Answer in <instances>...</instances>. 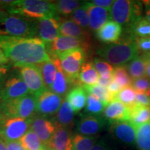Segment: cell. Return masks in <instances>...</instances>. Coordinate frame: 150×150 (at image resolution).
<instances>
[{
  "label": "cell",
  "instance_id": "6da1fadb",
  "mask_svg": "<svg viewBox=\"0 0 150 150\" xmlns=\"http://www.w3.org/2000/svg\"><path fill=\"white\" fill-rule=\"evenodd\" d=\"M0 49L16 68L51 61L47 45L37 37L26 38L0 35Z\"/></svg>",
  "mask_w": 150,
  "mask_h": 150
},
{
  "label": "cell",
  "instance_id": "7a4b0ae2",
  "mask_svg": "<svg viewBox=\"0 0 150 150\" xmlns=\"http://www.w3.org/2000/svg\"><path fill=\"white\" fill-rule=\"evenodd\" d=\"M0 6L10 15H17L38 20L49 17L59 16L55 2L45 0L0 1Z\"/></svg>",
  "mask_w": 150,
  "mask_h": 150
},
{
  "label": "cell",
  "instance_id": "3957f363",
  "mask_svg": "<svg viewBox=\"0 0 150 150\" xmlns=\"http://www.w3.org/2000/svg\"><path fill=\"white\" fill-rule=\"evenodd\" d=\"M96 53L105 61L116 66L127 64L140 54L136 39L131 36L122 41L101 47L97 49Z\"/></svg>",
  "mask_w": 150,
  "mask_h": 150
},
{
  "label": "cell",
  "instance_id": "277c9868",
  "mask_svg": "<svg viewBox=\"0 0 150 150\" xmlns=\"http://www.w3.org/2000/svg\"><path fill=\"white\" fill-rule=\"evenodd\" d=\"M0 35L26 38H35L37 22L23 16L8 14L0 19Z\"/></svg>",
  "mask_w": 150,
  "mask_h": 150
},
{
  "label": "cell",
  "instance_id": "5b68a950",
  "mask_svg": "<svg viewBox=\"0 0 150 150\" xmlns=\"http://www.w3.org/2000/svg\"><path fill=\"white\" fill-rule=\"evenodd\" d=\"M141 1L131 0H116L110 8V17L114 22L128 30L143 13Z\"/></svg>",
  "mask_w": 150,
  "mask_h": 150
},
{
  "label": "cell",
  "instance_id": "8992f818",
  "mask_svg": "<svg viewBox=\"0 0 150 150\" xmlns=\"http://www.w3.org/2000/svg\"><path fill=\"white\" fill-rule=\"evenodd\" d=\"M0 112L4 117L31 119L37 115V97L29 94L20 98L0 102Z\"/></svg>",
  "mask_w": 150,
  "mask_h": 150
},
{
  "label": "cell",
  "instance_id": "52a82bcc",
  "mask_svg": "<svg viewBox=\"0 0 150 150\" xmlns=\"http://www.w3.org/2000/svg\"><path fill=\"white\" fill-rule=\"evenodd\" d=\"M87 53L82 49L70 50L57 54L61 69L73 88L83 86L79 79L82 65L85 63Z\"/></svg>",
  "mask_w": 150,
  "mask_h": 150
},
{
  "label": "cell",
  "instance_id": "ba28073f",
  "mask_svg": "<svg viewBox=\"0 0 150 150\" xmlns=\"http://www.w3.org/2000/svg\"><path fill=\"white\" fill-rule=\"evenodd\" d=\"M31 119L4 116L0 122V138L4 141L19 140L30 130Z\"/></svg>",
  "mask_w": 150,
  "mask_h": 150
},
{
  "label": "cell",
  "instance_id": "9c48e42d",
  "mask_svg": "<svg viewBox=\"0 0 150 150\" xmlns=\"http://www.w3.org/2000/svg\"><path fill=\"white\" fill-rule=\"evenodd\" d=\"M18 69L19 74L29 89V94L38 97L47 90L37 65H26Z\"/></svg>",
  "mask_w": 150,
  "mask_h": 150
},
{
  "label": "cell",
  "instance_id": "30bf717a",
  "mask_svg": "<svg viewBox=\"0 0 150 150\" xmlns=\"http://www.w3.org/2000/svg\"><path fill=\"white\" fill-rule=\"evenodd\" d=\"M47 45L50 56H56L62 52H65L76 49H82L86 53L91 47L90 40H83L76 38L59 35L53 42Z\"/></svg>",
  "mask_w": 150,
  "mask_h": 150
},
{
  "label": "cell",
  "instance_id": "8fae6325",
  "mask_svg": "<svg viewBox=\"0 0 150 150\" xmlns=\"http://www.w3.org/2000/svg\"><path fill=\"white\" fill-rule=\"evenodd\" d=\"M63 101V97L47 90L37 97V115L45 117L55 116Z\"/></svg>",
  "mask_w": 150,
  "mask_h": 150
},
{
  "label": "cell",
  "instance_id": "7c38bea8",
  "mask_svg": "<svg viewBox=\"0 0 150 150\" xmlns=\"http://www.w3.org/2000/svg\"><path fill=\"white\" fill-rule=\"evenodd\" d=\"M29 94V89L20 74L12 73L8 74L6 80L3 91L0 97V101L1 102L10 99H18Z\"/></svg>",
  "mask_w": 150,
  "mask_h": 150
},
{
  "label": "cell",
  "instance_id": "4fadbf2b",
  "mask_svg": "<svg viewBox=\"0 0 150 150\" xmlns=\"http://www.w3.org/2000/svg\"><path fill=\"white\" fill-rule=\"evenodd\" d=\"M61 17L53 16L36 20L37 35L46 44H50L59 36Z\"/></svg>",
  "mask_w": 150,
  "mask_h": 150
},
{
  "label": "cell",
  "instance_id": "5bb4252c",
  "mask_svg": "<svg viewBox=\"0 0 150 150\" xmlns=\"http://www.w3.org/2000/svg\"><path fill=\"white\" fill-rule=\"evenodd\" d=\"M107 122L102 115L83 114L76 122V133L87 136H97Z\"/></svg>",
  "mask_w": 150,
  "mask_h": 150
},
{
  "label": "cell",
  "instance_id": "9a60e30c",
  "mask_svg": "<svg viewBox=\"0 0 150 150\" xmlns=\"http://www.w3.org/2000/svg\"><path fill=\"white\" fill-rule=\"evenodd\" d=\"M30 129L39 137L47 148L56 131V125L53 120H50L47 117L35 115L31 118Z\"/></svg>",
  "mask_w": 150,
  "mask_h": 150
},
{
  "label": "cell",
  "instance_id": "2e32d148",
  "mask_svg": "<svg viewBox=\"0 0 150 150\" xmlns=\"http://www.w3.org/2000/svg\"><path fill=\"white\" fill-rule=\"evenodd\" d=\"M137 127L130 121L117 122L110 124L109 131L114 138L123 143H136Z\"/></svg>",
  "mask_w": 150,
  "mask_h": 150
},
{
  "label": "cell",
  "instance_id": "e0dca14e",
  "mask_svg": "<svg viewBox=\"0 0 150 150\" xmlns=\"http://www.w3.org/2000/svg\"><path fill=\"white\" fill-rule=\"evenodd\" d=\"M56 125V131L47 145V149L72 150V136L70 129Z\"/></svg>",
  "mask_w": 150,
  "mask_h": 150
},
{
  "label": "cell",
  "instance_id": "ac0fdd59",
  "mask_svg": "<svg viewBox=\"0 0 150 150\" xmlns=\"http://www.w3.org/2000/svg\"><path fill=\"white\" fill-rule=\"evenodd\" d=\"M84 6L87 11L89 17L90 29L93 31H97L108 20L111 19L110 17V10L92 4L88 1H84Z\"/></svg>",
  "mask_w": 150,
  "mask_h": 150
},
{
  "label": "cell",
  "instance_id": "d6986e66",
  "mask_svg": "<svg viewBox=\"0 0 150 150\" xmlns=\"http://www.w3.org/2000/svg\"><path fill=\"white\" fill-rule=\"evenodd\" d=\"M102 116L109 124L129 121L130 120V110L122 103L114 99L105 107Z\"/></svg>",
  "mask_w": 150,
  "mask_h": 150
},
{
  "label": "cell",
  "instance_id": "ffe728a7",
  "mask_svg": "<svg viewBox=\"0 0 150 150\" xmlns=\"http://www.w3.org/2000/svg\"><path fill=\"white\" fill-rule=\"evenodd\" d=\"M122 30V27L119 24L113 20H109L97 30L96 36L102 42L112 44L119 41Z\"/></svg>",
  "mask_w": 150,
  "mask_h": 150
},
{
  "label": "cell",
  "instance_id": "44dd1931",
  "mask_svg": "<svg viewBox=\"0 0 150 150\" xmlns=\"http://www.w3.org/2000/svg\"><path fill=\"white\" fill-rule=\"evenodd\" d=\"M59 33L63 36L76 38L86 40H90L91 38V33L87 29L79 27L70 19H61Z\"/></svg>",
  "mask_w": 150,
  "mask_h": 150
},
{
  "label": "cell",
  "instance_id": "7402d4cb",
  "mask_svg": "<svg viewBox=\"0 0 150 150\" xmlns=\"http://www.w3.org/2000/svg\"><path fill=\"white\" fill-rule=\"evenodd\" d=\"M149 60L150 53L141 54L127 63L126 67L132 80L146 76Z\"/></svg>",
  "mask_w": 150,
  "mask_h": 150
},
{
  "label": "cell",
  "instance_id": "603a6c76",
  "mask_svg": "<svg viewBox=\"0 0 150 150\" xmlns=\"http://www.w3.org/2000/svg\"><path fill=\"white\" fill-rule=\"evenodd\" d=\"M74 113L71 105L67 100H64L53 121L55 125L71 129L74 125Z\"/></svg>",
  "mask_w": 150,
  "mask_h": 150
},
{
  "label": "cell",
  "instance_id": "cb8c5ba5",
  "mask_svg": "<svg viewBox=\"0 0 150 150\" xmlns=\"http://www.w3.org/2000/svg\"><path fill=\"white\" fill-rule=\"evenodd\" d=\"M88 93L83 86L73 88L66 95V100L71 105L75 112H79L85 107Z\"/></svg>",
  "mask_w": 150,
  "mask_h": 150
},
{
  "label": "cell",
  "instance_id": "d4e9b609",
  "mask_svg": "<svg viewBox=\"0 0 150 150\" xmlns=\"http://www.w3.org/2000/svg\"><path fill=\"white\" fill-rule=\"evenodd\" d=\"M99 75L91 62H85L81 68L79 79L82 85L94 86L98 83Z\"/></svg>",
  "mask_w": 150,
  "mask_h": 150
},
{
  "label": "cell",
  "instance_id": "484cf974",
  "mask_svg": "<svg viewBox=\"0 0 150 150\" xmlns=\"http://www.w3.org/2000/svg\"><path fill=\"white\" fill-rule=\"evenodd\" d=\"M130 120L136 127L150 122V107L136 104L130 109Z\"/></svg>",
  "mask_w": 150,
  "mask_h": 150
},
{
  "label": "cell",
  "instance_id": "4316f807",
  "mask_svg": "<svg viewBox=\"0 0 150 150\" xmlns=\"http://www.w3.org/2000/svg\"><path fill=\"white\" fill-rule=\"evenodd\" d=\"M72 88L70 81L63 73L62 69L57 68L56 79L50 88L51 91L62 97H64Z\"/></svg>",
  "mask_w": 150,
  "mask_h": 150
},
{
  "label": "cell",
  "instance_id": "83f0119b",
  "mask_svg": "<svg viewBox=\"0 0 150 150\" xmlns=\"http://www.w3.org/2000/svg\"><path fill=\"white\" fill-rule=\"evenodd\" d=\"M127 31L135 39L150 37V22L145 17H142Z\"/></svg>",
  "mask_w": 150,
  "mask_h": 150
},
{
  "label": "cell",
  "instance_id": "f1b7e54d",
  "mask_svg": "<svg viewBox=\"0 0 150 150\" xmlns=\"http://www.w3.org/2000/svg\"><path fill=\"white\" fill-rule=\"evenodd\" d=\"M136 145L138 150H150V122L137 127Z\"/></svg>",
  "mask_w": 150,
  "mask_h": 150
},
{
  "label": "cell",
  "instance_id": "f546056e",
  "mask_svg": "<svg viewBox=\"0 0 150 150\" xmlns=\"http://www.w3.org/2000/svg\"><path fill=\"white\" fill-rule=\"evenodd\" d=\"M26 150H43L47 149L39 137L32 130H29L19 140Z\"/></svg>",
  "mask_w": 150,
  "mask_h": 150
},
{
  "label": "cell",
  "instance_id": "4dcf8cb0",
  "mask_svg": "<svg viewBox=\"0 0 150 150\" xmlns=\"http://www.w3.org/2000/svg\"><path fill=\"white\" fill-rule=\"evenodd\" d=\"M38 67L40 71L47 88L50 90L55 80L56 72H57L56 65L52 61H50L38 64Z\"/></svg>",
  "mask_w": 150,
  "mask_h": 150
},
{
  "label": "cell",
  "instance_id": "1f68e13d",
  "mask_svg": "<svg viewBox=\"0 0 150 150\" xmlns=\"http://www.w3.org/2000/svg\"><path fill=\"white\" fill-rule=\"evenodd\" d=\"M97 139L98 136H87L76 133L72 136V150H91Z\"/></svg>",
  "mask_w": 150,
  "mask_h": 150
},
{
  "label": "cell",
  "instance_id": "d6a6232c",
  "mask_svg": "<svg viewBox=\"0 0 150 150\" xmlns=\"http://www.w3.org/2000/svg\"><path fill=\"white\" fill-rule=\"evenodd\" d=\"M83 87L88 94H91V95H95L100 99L103 102V104L106 106L107 105L114 100L115 95H112L108 91L107 88L102 87L99 85L94 86H87L83 85Z\"/></svg>",
  "mask_w": 150,
  "mask_h": 150
},
{
  "label": "cell",
  "instance_id": "836d02e7",
  "mask_svg": "<svg viewBox=\"0 0 150 150\" xmlns=\"http://www.w3.org/2000/svg\"><path fill=\"white\" fill-rule=\"evenodd\" d=\"M56 10L59 16H70L76 9L83 4V1L76 0H59L55 1Z\"/></svg>",
  "mask_w": 150,
  "mask_h": 150
},
{
  "label": "cell",
  "instance_id": "e575fe53",
  "mask_svg": "<svg viewBox=\"0 0 150 150\" xmlns=\"http://www.w3.org/2000/svg\"><path fill=\"white\" fill-rule=\"evenodd\" d=\"M106 106L102 101L95 95L88 94L87 102L85 106V112L88 115H101Z\"/></svg>",
  "mask_w": 150,
  "mask_h": 150
},
{
  "label": "cell",
  "instance_id": "d590c367",
  "mask_svg": "<svg viewBox=\"0 0 150 150\" xmlns=\"http://www.w3.org/2000/svg\"><path fill=\"white\" fill-rule=\"evenodd\" d=\"M112 79L122 88L131 86L132 85L133 80L131 78L125 65L116 66L114 68Z\"/></svg>",
  "mask_w": 150,
  "mask_h": 150
},
{
  "label": "cell",
  "instance_id": "8d00e7d4",
  "mask_svg": "<svg viewBox=\"0 0 150 150\" xmlns=\"http://www.w3.org/2000/svg\"><path fill=\"white\" fill-rule=\"evenodd\" d=\"M136 92L132 86L124 88L119 93L115 95L114 99L119 101L129 109L136 104Z\"/></svg>",
  "mask_w": 150,
  "mask_h": 150
},
{
  "label": "cell",
  "instance_id": "74e56055",
  "mask_svg": "<svg viewBox=\"0 0 150 150\" xmlns=\"http://www.w3.org/2000/svg\"><path fill=\"white\" fill-rule=\"evenodd\" d=\"M71 20L75 22L77 25L83 29H87L90 27L89 17L87 11L84 6V1L83 6L76 9L70 16Z\"/></svg>",
  "mask_w": 150,
  "mask_h": 150
},
{
  "label": "cell",
  "instance_id": "f35d334b",
  "mask_svg": "<svg viewBox=\"0 0 150 150\" xmlns=\"http://www.w3.org/2000/svg\"><path fill=\"white\" fill-rule=\"evenodd\" d=\"M93 65L96 69L97 72H98L99 76L106 79L112 77L114 68L108 62L99 59V58H95Z\"/></svg>",
  "mask_w": 150,
  "mask_h": 150
},
{
  "label": "cell",
  "instance_id": "ab89813d",
  "mask_svg": "<svg viewBox=\"0 0 150 150\" xmlns=\"http://www.w3.org/2000/svg\"><path fill=\"white\" fill-rule=\"evenodd\" d=\"M131 86L136 91V93H146L150 88V79L145 76L133 80Z\"/></svg>",
  "mask_w": 150,
  "mask_h": 150
},
{
  "label": "cell",
  "instance_id": "60d3db41",
  "mask_svg": "<svg viewBox=\"0 0 150 150\" xmlns=\"http://www.w3.org/2000/svg\"><path fill=\"white\" fill-rule=\"evenodd\" d=\"M136 42L139 53H150V37L137 38Z\"/></svg>",
  "mask_w": 150,
  "mask_h": 150
},
{
  "label": "cell",
  "instance_id": "b9f144b4",
  "mask_svg": "<svg viewBox=\"0 0 150 150\" xmlns=\"http://www.w3.org/2000/svg\"><path fill=\"white\" fill-rule=\"evenodd\" d=\"M9 70H10V66L8 65L0 67V97L3 91L6 80L9 74Z\"/></svg>",
  "mask_w": 150,
  "mask_h": 150
},
{
  "label": "cell",
  "instance_id": "7bdbcfd3",
  "mask_svg": "<svg viewBox=\"0 0 150 150\" xmlns=\"http://www.w3.org/2000/svg\"><path fill=\"white\" fill-rule=\"evenodd\" d=\"M136 104L141 105V106H149L150 107V99L146 93H136Z\"/></svg>",
  "mask_w": 150,
  "mask_h": 150
},
{
  "label": "cell",
  "instance_id": "ee69618b",
  "mask_svg": "<svg viewBox=\"0 0 150 150\" xmlns=\"http://www.w3.org/2000/svg\"><path fill=\"white\" fill-rule=\"evenodd\" d=\"M88 1L92 4L97 6L109 9V10H110L114 3V1H112V0H93V1Z\"/></svg>",
  "mask_w": 150,
  "mask_h": 150
},
{
  "label": "cell",
  "instance_id": "f6af8a7d",
  "mask_svg": "<svg viewBox=\"0 0 150 150\" xmlns=\"http://www.w3.org/2000/svg\"><path fill=\"white\" fill-rule=\"evenodd\" d=\"M4 142L8 150H26L19 140Z\"/></svg>",
  "mask_w": 150,
  "mask_h": 150
},
{
  "label": "cell",
  "instance_id": "bcb514c9",
  "mask_svg": "<svg viewBox=\"0 0 150 150\" xmlns=\"http://www.w3.org/2000/svg\"><path fill=\"white\" fill-rule=\"evenodd\" d=\"M107 89L108 90V91H109L110 93L115 95L117 93H119V92L120 91L122 88L120 86L118 85L117 83H116L115 81L112 80V81L107 87Z\"/></svg>",
  "mask_w": 150,
  "mask_h": 150
},
{
  "label": "cell",
  "instance_id": "7dc6e473",
  "mask_svg": "<svg viewBox=\"0 0 150 150\" xmlns=\"http://www.w3.org/2000/svg\"><path fill=\"white\" fill-rule=\"evenodd\" d=\"M91 150H110L104 140H99L93 146Z\"/></svg>",
  "mask_w": 150,
  "mask_h": 150
},
{
  "label": "cell",
  "instance_id": "c3c4849f",
  "mask_svg": "<svg viewBox=\"0 0 150 150\" xmlns=\"http://www.w3.org/2000/svg\"><path fill=\"white\" fill-rule=\"evenodd\" d=\"M112 80H113L112 77L106 79V78H103V77H101V76H99L97 85L102 86V87L107 88L108 86L110 85V83L112 81Z\"/></svg>",
  "mask_w": 150,
  "mask_h": 150
},
{
  "label": "cell",
  "instance_id": "681fc988",
  "mask_svg": "<svg viewBox=\"0 0 150 150\" xmlns=\"http://www.w3.org/2000/svg\"><path fill=\"white\" fill-rule=\"evenodd\" d=\"M9 62V60L6 56L4 52L1 49H0V67L7 65Z\"/></svg>",
  "mask_w": 150,
  "mask_h": 150
},
{
  "label": "cell",
  "instance_id": "f907efd6",
  "mask_svg": "<svg viewBox=\"0 0 150 150\" xmlns=\"http://www.w3.org/2000/svg\"><path fill=\"white\" fill-rule=\"evenodd\" d=\"M144 4L146 5L145 9V17L150 22V4L145 2V1H144Z\"/></svg>",
  "mask_w": 150,
  "mask_h": 150
},
{
  "label": "cell",
  "instance_id": "816d5d0a",
  "mask_svg": "<svg viewBox=\"0 0 150 150\" xmlns=\"http://www.w3.org/2000/svg\"><path fill=\"white\" fill-rule=\"evenodd\" d=\"M8 15V13H7V11L4 10L2 7L0 6V19L2 18H4V17L7 16Z\"/></svg>",
  "mask_w": 150,
  "mask_h": 150
},
{
  "label": "cell",
  "instance_id": "f5cc1de1",
  "mask_svg": "<svg viewBox=\"0 0 150 150\" xmlns=\"http://www.w3.org/2000/svg\"><path fill=\"white\" fill-rule=\"evenodd\" d=\"M0 150H8L5 142L0 138Z\"/></svg>",
  "mask_w": 150,
  "mask_h": 150
},
{
  "label": "cell",
  "instance_id": "db71d44e",
  "mask_svg": "<svg viewBox=\"0 0 150 150\" xmlns=\"http://www.w3.org/2000/svg\"><path fill=\"white\" fill-rule=\"evenodd\" d=\"M146 76H147L148 78L150 79V60L148 63L147 68V73H146Z\"/></svg>",
  "mask_w": 150,
  "mask_h": 150
},
{
  "label": "cell",
  "instance_id": "11a10c76",
  "mask_svg": "<svg viewBox=\"0 0 150 150\" xmlns=\"http://www.w3.org/2000/svg\"><path fill=\"white\" fill-rule=\"evenodd\" d=\"M146 94H147V95L149 97V99H150V88H149V90H148V91H147V93H146Z\"/></svg>",
  "mask_w": 150,
  "mask_h": 150
},
{
  "label": "cell",
  "instance_id": "9f6ffc18",
  "mask_svg": "<svg viewBox=\"0 0 150 150\" xmlns=\"http://www.w3.org/2000/svg\"><path fill=\"white\" fill-rule=\"evenodd\" d=\"M3 117H4V115H2V114H1V112H0V122H1V120L3 119Z\"/></svg>",
  "mask_w": 150,
  "mask_h": 150
},
{
  "label": "cell",
  "instance_id": "6f0895ef",
  "mask_svg": "<svg viewBox=\"0 0 150 150\" xmlns=\"http://www.w3.org/2000/svg\"><path fill=\"white\" fill-rule=\"evenodd\" d=\"M43 150H47V149H43Z\"/></svg>",
  "mask_w": 150,
  "mask_h": 150
},
{
  "label": "cell",
  "instance_id": "680465c9",
  "mask_svg": "<svg viewBox=\"0 0 150 150\" xmlns=\"http://www.w3.org/2000/svg\"><path fill=\"white\" fill-rule=\"evenodd\" d=\"M47 150H52V149H47Z\"/></svg>",
  "mask_w": 150,
  "mask_h": 150
}]
</instances>
